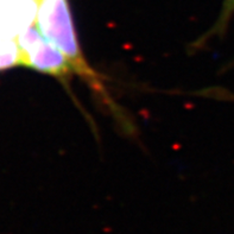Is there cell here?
Listing matches in <instances>:
<instances>
[{
    "label": "cell",
    "instance_id": "obj_1",
    "mask_svg": "<svg viewBox=\"0 0 234 234\" xmlns=\"http://www.w3.org/2000/svg\"><path fill=\"white\" fill-rule=\"evenodd\" d=\"M36 6L33 21L42 35L67 58L74 74L82 79L113 117L125 121V114L112 99L104 76L95 71L86 60L79 42L69 0H32ZM128 126V122L125 121Z\"/></svg>",
    "mask_w": 234,
    "mask_h": 234
},
{
    "label": "cell",
    "instance_id": "obj_2",
    "mask_svg": "<svg viewBox=\"0 0 234 234\" xmlns=\"http://www.w3.org/2000/svg\"><path fill=\"white\" fill-rule=\"evenodd\" d=\"M17 65L33 69L38 73L54 76L68 92H71V79L75 75L63 54L50 43L32 23L15 39Z\"/></svg>",
    "mask_w": 234,
    "mask_h": 234
},
{
    "label": "cell",
    "instance_id": "obj_3",
    "mask_svg": "<svg viewBox=\"0 0 234 234\" xmlns=\"http://www.w3.org/2000/svg\"><path fill=\"white\" fill-rule=\"evenodd\" d=\"M234 15V0H224L222 4V8L221 12L219 14L218 20L215 21V24L213 25V27L205 35L202 36L197 42L196 45H203L208 39L213 38V37H222L230 25V21L232 19V17ZM232 65H234V62L232 63Z\"/></svg>",
    "mask_w": 234,
    "mask_h": 234
}]
</instances>
